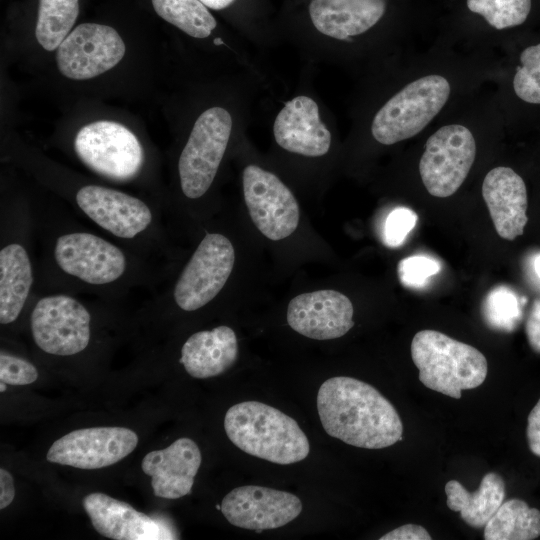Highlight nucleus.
<instances>
[{"mask_svg":"<svg viewBox=\"0 0 540 540\" xmlns=\"http://www.w3.org/2000/svg\"><path fill=\"white\" fill-rule=\"evenodd\" d=\"M317 410L325 432L348 445L381 449L402 439L403 424L394 406L358 379L336 376L323 382Z\"/></svg>","mask_w":540,"mask_h":540,"instance_id":"f257e3e1","label":"nucleus"},{"mask_svg":"<svg viewBox=\"0 0 540 540\" xmlns=\"http://www.w3.org/2000/svg\"><path fill=\"white\" fill-rule=\"evenodd\" d=\"M224 428L240 450L272 463L300 462L310 452L307 436L292 417L258 401L231 406L225 414Z\"/></svg>","mask_w":540,"mask_h":540,"instance_id":"f03ea898","label":"nucleus"},{"mask_svg":"<svg viewBox=\"0 0 540 540\" xmlns=\"http://www.w3.org/2000/svg\"><path fill=\"white\" fill-rule=\"evenodd\" d=\"M411 356L424 386L455 399L461 398L462 390L480 386L488 373L478 349L435 330L414 335Z\"/></svg>","mask_w":540,"mask_h":540,"instance_id":"7ed1b4c3","label":"nucleus"},{"mask_svg":"<svg viewBox=\"0 0 540 540\" xmlns=\"http://www.w3.org/2000/svg\"><path fill=\"white\" fill-rule=\"evenodd\" d=\"M450 84L440 75H427L403 87L376 113L371 132L376 141L392 145L419 134L441 111Z\"/></svg>","mask_w":540,"mask_h":540,"instance_id":"20e7f679","label":"nucleus"},{"mask_svg":"<svg viewBox=\"0 0 540 540\" xmlns=\"http://www.w3.org/2000/svg\"><path fill=\"white\" fill-rule=\"evenodd\" d=\"M231 129V115L221 107L207 109L196 120L178 162L180 185L187 198H200L210 188Z\"/></svg>","mask_w":540,"mask_h":540,"instance_id":"39448f33","label":"nucleus"},{"mask_svg":"<svg viewBox=\"0 0 540 540\" xmlns=\"http://www.w3.org/2000/svg\"><path fill=\"white\" fill-rule=\"evenodd\" d=\"M74 149L88 168L116 181L134 178L144 160L136 135L126 126L108 120L83 126L75 137Z\"/></svg>","mask_w":540,"mask_h":540,"instance_id":"423d86ee","label":"nucleus"},{"mask_svg":"<svg viewBox=\"0 0 540 540\" xmlns=\"http://www.w3.org/2000/svg\"><path fill=\"white\" fill-rule=\"evenodd\" d=\"M476 157L472 132L460 124L439 128L425 144L419 162L423 185L432 196L453 195L468 176Z\"/></svg>","mask_w":540,"mask_h":540,"instance_id":"0eeeda50","label":"nucleus"},{"mask_svg":"<svg viewBox=\"0 0 540 540\" xmlns=\"http://www.w3.org/2000/svg\"><path fill=\"white\" fill-rule=\"evenodd\" d=\"M234 263L230 240L222 234H207L175 284L173 297L178 307L195 311L213 300L226 284Z\"/></svg>","mask_w":540,"mask_h":540,"instance_id":"6e6552de","label":"nucleus"},{"mask_svg":"<svg viewBox=\"0 0 540 540\" xmlns=\"http://www.w3.org/2000/svg\"><path fill=\"white\" fill-rule=\"evenodd\" d=\"M91 316L75 298L49 295L34 306L30 324L34 342L44 352L70 356L83 351L90 341Z\"/></svg>","mask_w":540,"mask_h":540,"instance_id":"1a4fd4ad","label":"nucleus"},{"mask_svg":"<svg viewBox=\"0 0 540 540\" xmlns=\"http://www.w3.org/2000/svg\"><path fill=\"white\" fill-rule=\"evenodd\" d=\"M243 193L257 229L270 240L290 236L298 227L299 204L291 190L273 173L257 165L243 171Z\"/></svg>","mask_w":540,"mask_h":540,"instance_id":"9d476101","label":"nucleus"},{"mask_svg":"<svg viewBox=\"0 0 540 540\" xmlns=\"http://www.w3.org/2000/svg\"><path fill=\"white\" fill-rule=\"evenodd\" d=\"M125 44L111 26L83 23L74 28L58 47L59 71L73 80H87L116 66L125 55Z\"/></svg>","mask_w":540,"mask_h":540,"instance_id":"9b49d317","label":"nucleus"},{"mask_svg":"<svg viewBox=\"0 0 540 540\" xmlns=\"http://www.w3.org/2000/svg\"><path fill=\"white\" fill-rule=\"evenodd\" d=\"M137 444V434L125 427L83 428L57 439L46 459L51 463L94 470L121 461Z\"/></svg>","mask_w":540,"mask_h":540,"instance_id":"f8f14e48","label":"nucleus"},{"mask_svg":"<svg viewBox=\"0 0 540 540\" xmlns=\"http://www.w3.org/2000/svg\"><path fill=\"white\" fill-rule=\"evenodd\" d=\"M53 253L64 273L92 285L118 280L127 267L126 256L120 248L87 232L61 235Z\"/></svg>","mask_w":540,"mask_h":540,"instance_id":"ddd939ff","label":"nucleus"},{"mask_svg":"<svg viewBox=\"0 0 540 540\" xmlns=\"http://www.w3.org/2000/svg\"><path fill=\"white\" fill-rule=\"evenodd\" d=\"M301 511L296 495L255 485L234 488L221 502V512L229 523L257 532L282 527Z\"/></svg>","mask_w":540,"mask_h":540,"instance_id":"4468645a","label":"nucleus"},{"mask_svg":"<svg viewBox=\"0 0 540 540\" xmlns=\"http://www.w3.org/2000/svg\"><path fill=\"white\" fill-rule=\"evenodd\" d=\"M350 299L335 290H318L294 297L288 304L287 322L297 333L315 340L345 335L354 325Z\"/></svg>","mask_w":540,"mask_h":540,"instance_id":"2eb2a0df","label":"nucleus"},{"mask_svg":"<svg viewBox=\"0 0 540 540\" xmlns=\"http://www.w3.org/2000/svg\"><path fill=\"white\" fill-rule=\"evenodd\" d=\"M76 202L93 222L119 238L132 239L152 222L146 203L115 189L86 185L77 192Z\"/></svg>","mask_w":540,"mask_h":540,"instance_id":"dca6fc26","label":"nucleus"},{"mask_svg":"<svg viewBox=\"0 0 540 540\" xmlns=\"http://www.w3.org/2000/svg\"><path fill=\"white\" fill-rule=\"evenodd\" d=\"M201 461L198 445L190 438H179L164 449L146 454L141 468L151 477L155 496L178 499L191 492Z\"/></svg>","mask_w":540,"mask_h":540,"instance_id":"f3484780","label":"nucleus"},{"mask_svg":"<svg viewBox=\"0 0 540 540\" xmlns=\"http://www.w3.org/2000/svg\"><path fill=\"white\" fill-rule=\"evenodd\" d=\"M274 138L283 149L308 157L325 155L331 145V133L321 121L316 102L297 96L276 116Z\"/></svg>","mask_w":540,"mask_h":540,"instance_id":"a211bd4d","label":"nucleus"},{"mask_svg":"<svg viewBox=\"0 0 540 540\" xmlns=\"http://www.w3.org/2000/svg\"><path fill=\"white\" fill-rule=\"evenodd\" d=\"M82 504L93 527L104 537L114 540L172 538L156 519L104 493H90L83 498Z\"/></svg>","mask_w":540,"mask_h":540,"instance_id":"6ab92c4d","label":"nucleus"},{"mask_svg":"<svg viewBox=\"0 0 540 540\" xmlns=\"http://www.w3.org/2000/svg\"><path fill=\"white\" fill-rule=\"evenodd\" d=\"M482 196L501 238L512 241L523 234L528 222L527 189L514 170L504 166L490 170L483 180Z\"/></svg>","mask_w":540,"mask_h":540,"instance_id":"aec40b11","label":"nucleus"},{"mask_svg":"<svg viewBox=\"0 0 540 540\" xmlns=\"http://www.w3.org/2000/svg\"><path fill=\"white\" fill-rule=\"evenodd\" d=\"M386 0H312L309 15L322 34L349 40L373 27L384 15Z\"/></svg>","mask_w":540,"mask_h":540,"instance_id":"412c9836","label":"nucleus"},{"mask_svg":"<svg viewBox=\"0 0 540 540\" xmlns=\"http://www.w3.org/2000/svg\"><path fill=\"white\" fill-rule=\"evenodd\" d=\"M237 357L236 334L222 325L192 334L181 348L180 362L190 376L205 379L227 371Z\"/></svg>","mask_w":540,"mask_h":540,"instance_id":"4be33fe9","label":"nucleus"},{"mask_svg":"<svg viewBox=\"0 0 540 540\" xmlns=\"http://www.w3.org/2000/svg\"><path fill=\"white\" fill-rule=\"evenodd\" d=\"M33 283L26 249L11 243L0 251V323L9 324L20 315Z\"/></svg>","mask_w":540,"mask_h":540,"instance_id":"5701e85b","label":"nucleus"},{"mask_svg":"<svg viewBox=\"0 0 540 540\" xmlns=\"http://www.w3.org/2000/svg\"><path fill=\"white\" fill-rule=\"evenodd\" d=\"M445 493L449 509L460 512L469 526L483 528L504 501L505 483L499 474L490 472L484 475L475 492L470 493L457 480H450Z\"/></svg>","mask_w":540,"mask_h":540,"instance_id":"b1692460","label":"nucleus"},{"mask_svg":"<svg viewBox=\"0 0 540 540\" xmlns=\"http://www.w3.org/2000/svg\"><path fill=\"white\" fill-rule=\"evenodd\" d=\"M540 536V511L520 499L501 504L484 526L486 540H532Z\"/></svg>","mask_w":540,"mask_h":540,"instance_id":"393cba45","label":"nucleus"},{"mask_svg":"<svg viewBox=\"0 0 540 540\" xmlns=\"http://www.w3.org/2000/svg\"><path fill=\"white\" fill-rule=\"evenodd\" d=\"M79 14V0H39L35 36L47 51L59 47Z\"/></svg>","mask_w":540,"mask_h":540,"instance_id":"a878e982","label":"nucleus"},{"mask_svg":"<svg viewBox=\"0 0 540 540\" xmlns=\"http://www.w3.org/2000/svg\"><path fill=\"white\" fill-rule=\"evenodd\" d=\"M155 12L194 38H206L217 23L200 0H151Z\"/></svg>","mask_w":540,"mask_h":540,"instance_id":"bb28decb","label":"nucleus"},{"mask_svg":"<svg viewBox=\"0 0 540 540\" xmlns=\"http://www.w3.org/2000/svg\"><path fill=\"white\" fill-rule=\"evenodd\" d=\"M468 9L495 29L521 25L531 10V0H467Z\"/></svg>","mask_w":540,"mask_h":540,"instance_id":"cd10ccee","label":"nucleus"},{"mask_svg":"<svg viewBox=\"0 0 540 540\" xmlns=\"http://www.w3.org/2000/svg\"><path fill=\"white\" fill-rule=\"evenodd\" d=\"M483 313L486 322L501 331H512L521 319V308L517 296L506 287L493 289L484 301Z\"/></svg>","mask_w":540,"mask_h":540,"instance_id":"c85d7f7f","label":"nucleus"},{"mask_svg":"<svg viewBox=\"0 0 540 540\" xmlns=\"http://www.w3.org/2000/svg\"><path fill=\"white\" fill-rule=\"evenodd\" d=\"M513 89L523 101L540 104V43L525 48L520 54Z\"/></svg>","mask_w":540,"mask_h":540,"instance_id":"c756f323","label":"nucleus"},{"mask_svg":"<svg viewBox=\"0 0 540 540\" xmlns=\"http://www.w3.org/2000/svg\"><path fill=\"white\" fill-rule=\"evenodd\" d=\"M439 270L440 266L437 261L422 255L404 258L398 264L400 281L408 287L424 285Z\"/></svg>","mask_w":540,"mask_h":540,"instance_id":"7c9ffc66","label":"nucleus"},{"mask_svg":"<svg viewBox=\"0 0 540 540\" xmlns=\"http://www.w3.org/2000/svg\"><path fill=\"white\" fill-rule=\"evenodd\" d=\"M417 222V214L409 208L398 207L389 213L384 224V240L390 247L400 246Z\"/></svg>","mask_w":540,"mask_h":540,"instance_id":"2f4dec72","label":"nucleus"},{"mask_svg":"<svg viewBox=\"0 0 540 540\" xmlns=\"http://www.w3.org/2000/svg\"><path fill=\"white\" fill-rule=\"evenodd\" d=\"M38 378L36 367L29 361L4 352L0 354V380L11 385H27Z\"/></svg>","mask_w":540,"mask_h":540,"instance_id":"473e14b6","label":"nucleus"},{"mask_svg":"<svg viewBox=\"0 0 540 540\" xmlns=\"http://www.w3.org/2000/svg\"><path fill=\"white\" fill-rule=\"evenodd\" d=\"M525 332L530 347L540 353V299H536L530 308Z\"/></svg>","mask_w":540,"mask_h":540,"instance_id":"72a5a7b5","label":"nucleus"},{"mask_svg":"<svg viewBox=\"0 0 540 540\" xmlns=\"http://www.w3.org/2000/svg\"><path fill=\"white\" fill-rule=\"evenodd\" d=\"M526 436L529 449L540 457V399L528 415Z\"/></svg>","mask_w":540,"mask_h":540,"instance_id":"f704fd0d","label":"nucleus"},{"mask_svg":"<svg viewBox=\"0 0 540 540\" xmlns=\"http://www.w3.org/2000/svg\"><path fill=\"white\" fill-rule=\"evenodd\" d=\"M381 540H430L431 536L427 530L419 525L406 524L400 526L382 537Z\"/></svg>","mask_w":540,"mask_h":540,"instance_id":"c9c22d12","label":"nucleus"},{"mask_svg":"<svg viewBox=\"0 0 540 540\" xmlns=\"http://www.w3.org/2000/svg\"><path fill=\"white\" fill-rule=\"evenodd\" d=\"M15 496L12 475L4 468L0 469V509L9 506Z\"/></svg>","mask_w":540,"mask_h":540,"instance_id":"e433bc0d","label":"nucleus"},{"mask_svg":"<svg viewBox=\"0 0 540 540\" xmlns=\"http://www.w3.org/2000/svg\"><path fill=\"white\" fill-rule=\"evenodd\" d=\"M206 7L221 10L230 6L235 0H200Z\"/></svg>","mask_w":540,"mask_h":540,"instance_id":"4c0bfd02","label":"nucleus"},{"mask_svg":"<svg viewBox=\"0 0 540 540\" xmlns=\"http://www.w3.org/2000/svg\"><path fill=\"white\" fill-rule=\"evenodd\" d=\"M534 269L537 277L540 279V255L536 256L534 260Z\"/></svg>","mask_w":540,"mask_h":540,"instance_id":"58836bf2","label":"nucleus"},{"mask_svg":"<svg viewBox=\"0 0 540 540\" xmlns=\"http://www.w3.org/2000/svg\"><path fill=\"white\" fill-rule=\"evenodd\" d=\"M6 384H7V383L1 381V383H0V391H1V392H4V391L6 390V388H7V387H6Z\"/></svg>","mask_w":540,"mask_h":540,"instance_id":"ea45409f","label":"nucleus"},{"mask_svg":"<svg viewBox=\"0 0 540 540\" xmlns=\"http://www.w3.org/2000/svg\"><path fill=\"white\" fill-rule=\"evenodd\" d=\"M214 43H215L216 45H220V44L223 43V41H222L220 38H216V39L214 40Z\"/></svg>","mask_w":540,"mask_h":540,"instance_id":"a19ab883","label":"nucleus"}]
</instances>
